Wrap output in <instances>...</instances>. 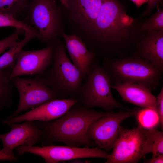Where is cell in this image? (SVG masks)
Listing matches in <instances>:
<instances>
[{
  "mask_svg": "<svg viewBox=\"0 0 163 163\" xmlns=\"http://www.w3.org/2000/svg\"><path fill=\"white\" fill-rule=\"evenodd\" d=\"M78 102L76 98L54 99L45 103L27 113L11 118L3 120V123L10 125L26 120L47 122L57 119L64 114L73 105Z\"/></svg>",
  "mask_w": 163,
  "mask_h": 163,
  "instance_id": "5bb4252c",
  "label": "cell"
},
{
  "mask_svg": "<svg viewBox=\"0 0 163 163\" xmlns=\"http://www.w3.org/2000/svg\"><path fill=\"white\" fill-rule=\"evenodd\" d=\"M137 7H139L143 4L147 2L148 0H131Z\"/></svg>",
  "mask_w": 163,
  "mask_h": 163,
  "instance_id": "f546056e",
  "label": "cell"
},
{
  "mask_svg": "<svg viewBox=\"0 0 163 163\" xmlns=\"http://www.w3.org/2000/svg\"><path fill=\"white\" fill-rule=\"evenodd\" d=\"M24 31L20 28H15L13 33L7 37L0 40V54L6 49L10 48L18 41L20 35L23 34Z\"/></svg>",
  "mask_w": 163,
  "mask_h": 163,
  "instance_id": "d4e9b609",
  "label": "cell"
},
{
  "mask_svg": "<svg viewBox=\"0 0 163 163\" xmlns=\"http://www.w3.org/2000/svg\"><path fill=\"white\" fill-rule=\"evenodd\" d=\"M54 47L55 43L41 49L22 50L10 75V79L24 75H42L52 63Z\"/></svg>",
  "mask_w": 163,
  "mask_h": 163,
  "instance_id": "7c38bea8",
  "label": "cell"
},
{
  "mask_svg": "<svg viewBox=\"0 0 163 163\" xmlns=\"http://www.w3.org/2000/svg\"><path fill=\"white\" fill-rule=\"evenodd\" d=\"M137 108L117 113L110 111L94 121L89 126L87 135L100 149H112L118 136L120 124L125 119L135 116Z\"/></svg>",
  "mask_w": 163,
  "mask_h": 163,
  "instance_id": "30bf717a",
  "label": "cell"
},
{
  "mask_svg": "<svg viewBox=\"0 0 163 163\" xmlns=\"http://www.w3.org/2000/svg\"><path fill=\"white\" fill-rule=\"evenodd\" d=\"M17 160L15 155H10L0 150V160H7L10 161H15Z\"/></svg>",
  "mask_w": 163,
  "mask_h": 163,
  "instance_id": "83f0119b",
  "label": "cell"
},
{
  "mask_svg": "<svg viewBox=\"0 0 163 163\" xmlns=\"http://www.w3.org/2000/svg\"><path fill=\"white\" fill-rule=\"evenodd\" d=\"M30 0H0V13L16 18L25 13Z\"/></svg>",
  "mask_w": 163,
  "mask_h": 163,
  "instance_id": "44dd1931",
  "label": "cell"
},
{
  "mask_svg": "<svg viewBox=\"0 0 163 163\" xmlns=\"http://www.w3.org/2000/svg\"><path fill=\"white\" fill-rule=\"evenodd\" d=\"M9 126L10 130L0 135L2 143V150L8 154L14 155L13 149L19 146H31L41 142L43 131L35 121L26 120Z\"/></svg>",
  "mask_w": 163,
  "mask_h": 163,
  "instance_id": "4fadbf2b",
  "label": "cell"
},
{
  "mask_svg": "<svg viewBox=\"0 0 163 163\" xmlns=\"http://www.w3.org/2000/svg\"><path fill=\"white\" fill-rule=\"evenodd\" d=\"M24 37L18 41L9 50L0 57V69L14 68L17 57L23 47L32 39L37 36L30 33L24 32Z\"/></svg>",
  "mask_w": 163,
  "mask_h": 163,
  "instance_id": "ac0fdd59",
  "label": "cell"
},
{
  "mask_svg": "<svg viewBox=\"0 0 163 163\" xmlns=\"http://www.w3.org/2000/svg\"><path fill=\"white\" fill-rule=\"evenodd\" d=\"M141 33L163 30V9H159L152 16L139 25Z\"/></svg>",
  "mask_w": 163,
  "mask_h": 163,
  "instance_id": "603a6c76",
  "label": "cell"
},
{
  "mask_svg": "<svg viewBox=\"0 0 163 163\" xmlns=\"http://www.w3.org/2000/svg\"><path fill=\"white\" fill-rule=\"evenodd\" d=\"M76 103L59 118L46 122L41 140L49 143L61 142L73 147H93L95 144L87 135L88 129L94 121L107 114L87 109Z\"/></svg>",
  "mask_w": 163,
  "mask_h": 163,
  "instance_id": "7a4b0ae2",
  "label": "cell"
},
{
  "mask_svg": "<svg viewBox=\"0 0 163 163\" xmlns=\"http://www.w3.org/2000/svg\"><path fill=\"white\" fill-rule=\"evenodd\" d=\"M135 116L139 124L145 129L154 127L160 123L157 112L149 108H137Z\"/></svg>",
  "mask_w": 163,
  "mask_h": 163,
  "instance_id": "7402d4cb",
  "label": "cell"
},
{
  "mask_svg": "<svg viewBox=\"0 0 163 163\" xmlns=\"http://www.w3.org/2000/svg\"><path fill=\"white\" fill-rule=\"evenodd\" d=\"M102 66L114 85L138 83L151 90L158 84L163 71L162 69L137 56L113 59L106 58Z\"/></svg>",
  "mask_w": 163,
  "mask_h": 163,
  "instance_id": "5b68a950",
  "label": "cell"
},
{
  "mask_svg": "<svg viewBox=\"0 0 163 163\" xmlns=\"http://www.w3.org/2000/svg\"><path fill=\"white\" fill-rule=\"evenodd\" d=\"M85 79L77 99L83 107L87 109L98 107L107 111L124 108L113 97L111 80L102 66L94 64Z\"/></svg>",
  "mask_w": 163,
  "mask_h": 163,
  "instance_id": "8992f818",
  "label": "cell"
},
{
  "mask_svg": "<svg viewBox=\"0 0 163 163\" xmlns=\"http://www.w3.org/2000/svg\"><path fill=\"white\" fill-rule=\"evenodd\" d=\"M68 8H65L64 17L77 32L75 35L85 39L98 16L103 0H68Z\"/></svg>",
  "mask_w": 163,
  "mask_h": 163,
  "instance_id": "8fae6325",
  "label": "cell"
},
{
  "mask_svg": "<svg viewBox=\"0 0 163 163\" xmlns=\"http://www.w3.org/2000/svg\"><path fill=\"white\" fill-rule=\"evenodd\" d=\"M11 81L17 89L19 101L13 114L6 119L11 118L30 108H34L50 101L59 99V96L46 83L41 75L33 78L16 77Z\"/></svg>",
  "mask_w": 163,
  "mask_h": 163,
  "instance_id": "52a82bcc",
  "label": "cell"
},
{
  "mask_svg": "<svg viewBox=\"0 0 163 163\" xmlns=\"http://www.w3.org/2000/svg\"><path fill=\"white\" fill-rule=\"evenodd\" d=\"M162 0H148L147 7L143 13V16H146L149 14L152 10L157 7Z\"/></svg>",
  "mask_w": 163,
  "mask_h": 163,
  "instance_id": "4316f807",
  "label": "cell"
},
{
  "mask_svg": "<svg viewBox=\"0 0 163 163\" xmlns=\"http://www.w3.org/2000/svg\"><path fill=\"white\" fill-rule=\"evenodd\" d=\"M17 149L20 155L25 153H32L42 157L46 163H56L64 161L90 158H100L107 159L110 156V154L98 147L22 145L18 147Z\"/></svg>",
  "mask_w": 163,
  "mask_h": 163,
  "instance_id": "9c48e42d",
  "label": "cell"
},
{
  "mask_svg": "<svg viewBox=\"0 0 163 163\" xmlns=\"http://www.w3.org/2000/svg\"><path fill=\"white\" fill-rule=\"evenodd\" d=\"M80 159H76L72 160L71 162L72 163H85V161L81 160Z\"/></svg>",
  "mask_w": 163,
  "mask_h": 163,
  "instance_id": "1f68e13d",
  "label": "cell"
},
{
  "mask_svg": "<svg viewBox=\"0 0 163 163\" xmlns=\"http://www.w3.org/2000/svg\"><path fill=\"white\" fill-rule=\"evenodd\" d=\"M12 27L20 28L24 32H27L35 35L37 38V34L34 28L23 21L5 14L0 13V27Z\"/></svg>",
  "mask_w": 163,
  "mask_h": 163,
  "instance_id": "cb8c5ba5",
  "label": "cell"
},
{
  "mask_svg": "<svg viewBox=\"0 0 163 163\" xmlns=\"http://www.w3.org/2000/svg\"><path fill=\"white\" fill-rule=\"evenodd\" d=\"M25 14L23 21L47 45L54 43L64 32L63 11L57 0H30Z\"/></svg>",
  "mask_w": 163,
  "mask_h": 163,
  "instance_id": "277c9868",
  "label": "cell"
},
{
  "mask_svg": "<svg viewBox=\"0 0 163 163\" xmlns=\"http://www.w3.org/2000/svg\"><path fill=\"white\" fill-rule=\"evenodd\" d=\"M51 67L41 76L59 97L78 96L84 78L67 56L60 38L55 42Z\"/></svg>",
  "mask_w": 163,
  "mask_h": 163,
  "instance_id": "3957f363",
  "label": "cell"
},
{
  "mask_svg": "<svg viewBox=\"0 0 163 163\" xmlns=\"http://www.w3.org/2000/svg\"><path fill=\"white\" fill-rule=\"evenodd\" d=\"M123 100L140 107H146L154 110L157 113L156 97L151 90L143 85L132 83H119L112 85Z\"/></svg>",
  "mask_w": 163,
  "mask_h": 163,
  "instance_id": "e0dca14e",
  "label": "cell"
},
{
  "mask_svg": "<svg viewBox=\"0 0 163 163\" xmlns=\"http://www.w3.org/2000/svg\"><path fill=\"white\" fill-rule=\"evenodd\" d=\"M145 134L143 147L145 155L151 152L153 158L163 154V132L152 127L145 129Z\"/></svg>",
  "mask_w": 163,
  "mask_h": 163,
  "instance_id": "d6986e66",
  "label": "cell"
},
{
  "mask_svg": "<svg viewBox=\"0 0 163 163\" xmlns=\"http://www.w3.org/2000/svg\"><path fill=\"white\" fill-rule=\"evenodd\" d=\"M157 114L162 129L163 127V87L156 97Z\"/></svg>",
  "mask_w": 163,
  "mask_h": 163,
  "instance_id": "484cf974",
  "label": "cell"
},
{
  "mask_svg": "<svg viewBox=\"0 0 163 163\" xmlns=\"http://www.w3.org/2000/svg\"><path fill=\"white\" fill-rule=\"evenodd\" d=\"M139 25L118 0H103L85 43L94 52L97 50L105 53L136 45L142 35Z\"/></svg>",
  "mask_w": 163,
  "mask_h": 163,
  "instance_id": "6da1fadb",
  "label": "cell"
},
{
  "mask_svg": "<svg viewBox=\"0 0 163 163\" xmlns=\"http://www.w3.org/2000/svg\"><path fill=\"white\" fill-rule=\"evenodd\" d=\"M12 69H0V109L11 106L14 85L9 78Z\"/></svg>",
  "mask_w": 163,
  "mask_h": 163,
  "instance_id": "ffe728a7",
  "label": "cell"
},
{
  "mask_svg": "<svg viewBox=\"0 0 163 163\" xmlns=\"http://www.w3.org/2000/svg\"><path fill=\"white\" fill-rule=\"evenodd\" d=\"M60 1L65 8H68V0H60Z\"/></svg>",
  "mask_w": 163,
  "mask_h": 163,
  "instance_id": "4dcf8cb0",
  "label": "cell"
},
{
  "mask_svg": "<svg viewBox=\"0 0 163 163\" xmlns=\"http://www.w3.org/2000/svg\"><path fill=\"white\" fill-rule=\"evenodd\" d=\"M136 44L137 56L163 69V30L145 32Z\"/></svg>",
  "mask_w": 163,
  "mask_h": 163,
  "instance_id": "2e32d148",
  "label": "cell"
},
{
  "mask_svg": "<svg viewBox=\"0 0 163 163\" xmlns=\"http://www.w3.org/2000/svg\"><path fill=\"white\" fill-rule=\"evenodd\" d=\"M62 37L72 62L79 69L85 79L94 64L95 53L89 50L83 40L75 35L69 34L64 32Z\"/></svg>",
  "mask_w": 163,
  "mask_h": 163,
  "instance_id": "9a60e30c",
  "label": "cell"
},
{
  "mask_svg": "<svg viewBox=\"0 0 163 163\" xmlns=\"http://www.w3.org/2000/svg\"><path fill=\"white\" fill-rule=\"evenodd\" d=\"M145 129L139 125L132 129L121 126L110 158L105 163H136L145 156Z\"/></svg>",
  "mask_w": 163,
  "mask_h": 163,
  "instance_id": "ba28073f",
  "label": "cell"
},
{
  "mask_svg": "<svg viewBox=\"0 0 163 163\" xmlns=\"http://www.w3.org/2000/svg\"><path fill=\"white\" fill-rule=\"evenodd\" d=\"M145 163H163V154H162L150 159H145L144 161Z\"/></svg>",
  "mask_w": 163,
  "mask_h": 163,
  "instance_id": "f1b7e54d",
  "label": "cell"
}]
</instances>
